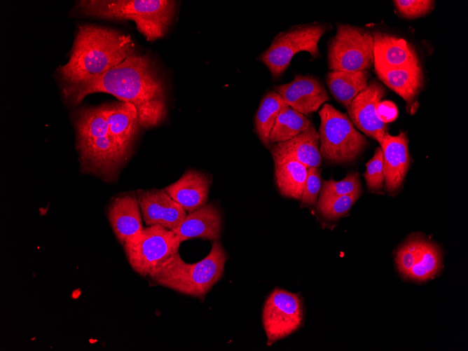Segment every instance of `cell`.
I'll list each match as a JSON object with an SVG mask.
<instances>
[{
    "label": "cell",
    "mask_w": 468,
    "mask_h": 351,
    "mask_svg": "<svg viewBox=\"0 0 468 351\" xmlns=\"http://www.w3.org/2000/svg\"><path fill=\"white\" fill-rule=\"evenodd\" d=\"M94 92L109 93L134 105L143 128L156 126L166 117V85L156 62L148 55L135 54L99 77L62 85V88L64 98L71 105L79 104Z\"/></svg>",
    "instance_id": "1"
},
{
    "label": "cell",
    "mask_w": 468,
    "mask_h": 351,
    "mask_svg": "<svg viewBox=\"0 0 468 351\" xmlns=\"http://www.w3.org/2000/svg\"><path fill=\"white\" fill-rule=\"evenodd\" d=\"M129 35L92 25L78 27L69 61L58 69L62 85L88 81L137 54Z\"/></svg>",
    "instance_id": "2"
},
{
    "label": "cell",
    "mask_w": 468,
    "mask_h": 351,
    "mask_svg": "<svg viewBox=\"0 0 468 351\" xmlns=\"http://www.w3.org/2000/svg\"><path fill=\"white\" fill-rule=\"evenodd\" d=\"M227 254L221 243L213 241L209 253L194 263L184 261L179 252L151 272L156 284L184 295L203 298L221 278Z\"/></svg>",
    "instance_id": "3"
},
{
    "label": "cell",
    "mask_w": 468,
    "mask_h": 351,
    "mask_svg": "<svg viewBox=\"0 0 468 351\" xmlns=\"http://www.w3.org/2000/svg\"><path fill=\"white\" fill-rule=\"evenodd\" d=\"M176 1L170 0L81 1L76 9L86 15L115 20H132L146 40L165 36L172 21Z\"/></svg>",
    "instance_id": "4"
},
{
    "label": "cell",
    "mask_w": 468,
    "mask_h": 351,
    "mask_svg": "<svg viewBox=\"0 0 468 351\" xmlns=\"http://www.w3.org/2000/svg\"><path fill=\"white\" fill-rule=\"evenodd\" d=\"M319 116L322 157L333 163H347L357 158L365 149L367 140L355 128L350 118L327 103L323 104Z\"/></svg>",
    "instance_id": "5"
},
{
    "label": "cell",
    "mask_w": 468,
    "mask_h": 351,
    "mask_svg": "<svg viewBox=\"0 0 468 351\" xmlns=\"http://www.w3.org/2000/svg\"><path fill=\"white\" fill-rule=\"evenodd\" d=\"M181 243L172 230L151 226L144 227L139 234L127 240L123 247L132 270L146 277L177 254Z\"/></svg>",
    "instance_id": "6"
},
{
    "label": "cell",
    "mask_w": 468,
    "mask_h": 351,
    "mask_svg": "<svg viewBox=\"0 0 468 351\" xmlns=\"http://www.w3.org/2000/svg\"><path fill=\"white\" fill-rule=\"evenodd\" d=\"M326 30V25L320 23L294 26L279 33L259 60L267 67L273 77H279L296 53L305 51L313 58L317 57L318 43Z\"/></svg>",
    "instance_id": "7"
},
{
    "label": "cell",
    "mask_w": 468,
    "mask_h": 351,
    "mask_svg": "<svg viewBox=\"0 0 468 351\" xmlns=\"http://www.w3.org/2000/svg\"><path fill=\"white\" fill-rule=\"evenodd\" d=\"M373 64L372 34L361 27L337 25L336 33L329 45V69L331 71H364Z\"/></svg>",
    "instance_id": "8"
},
{
    "label": "cell",
    "mask_w": 468,
    "mask_h": 351,
    "mask_svg": "<svg viewBox=\"0 0 468 351\" xmlns=\"http://www.w3.org/2000/svg\"><path fill=\"white\" fill-rule=\"evenodd\" d=\"M303 319V304L298 295L275 289L268 296L263 308L262 321L268 342H274L297 331Z\"/></svg>",
    "instance_id": "9"
},
{
    "label": "cell",
    "mask_w": 468,
    "mask_h": 351,
    "mask_svg": "<svg viewBox=\"0 0 468 351\" xmlns=\"http://www.w3.org/2000/svg\"><path fill=\"white\" fill-rule=\"evenodd\" d=\"M76 138L82 165L105 177L111 178L128 155L111 135Z\"/></svg>",
    "instance_id": "10"
},
{
    "label": "cell",
    "mask_w": 468,
    "mask_h": 351,
    "mask_svg": "<svg viewBox=\"0 0 468 351\" xmlns=\"http://www.w3.org/2000/svg\"><path fill=\"white\" fill-rule=\"evenodd\" d=\"M385 94V88L376 80H371L347 107L353 125L379 143L387 131L386 123L377 115L376 104Z\"/></svg>",
    "instance_id": "11"
},
{
    "label": "cell",
    "mask_w": 468,
    "mask_h": 351,
    "mask_svg": "<svg viewBox=\"0 0 468 351\" xmlns=\"http://www.w3.org/2000/svg\"><path fill=\"white\" fill-rule=\"evenodd\" d=\"M137 198L146 226H159L173 230L187 214L165 189L139 190Z\"/></svg>",
    "instance_id": "12"
},
{
    "label": "cell",
    "mask_w": 468,
    "mask_h": 351,
    "mask_svg": "<svg viewBox=\"0 0 468 351\" xmlns=\"http://www.w3.org/2000/svg\"><path fill=\"white\" fill-rule=\"evenodd\" d=\"M274 91L289 106L303 115L317 111L330 99L321 82L310 75H297L290 83L276 85Z\"/></svg>",
    "instance_id": "13"
},
{
    "label": "cell",
    "mask_w": 468,
    "mask_h": 351,
    "mask_svg": "<svg viewBox=\"0 0 468 351\" xmlns=\"http://www.w3.org/2000/svg\"><path fill=\"white\" fill-rule=\"evenodd\" d=\"M107 217L119 242L123 244L139 234L144 228L137 194H121L111 202Z\"/></svg>",
    "instance_id": "14"
},
{
    "label": "cell",
    "mask_w": 468,
    "mask_h": 351,
    "mask_svg": "<svg viewBox=\"0 0 468 351\" xmlns=\"http://www.w3.org/2000/svg\"><path fill=\"white\" fill-rule=\"evenodd\" d=\"M408 138L405 132L397 136L386 132L380 142L383 153L385 189L394 193L402 185L409 167Z\"/></svg>",
    "instance_id": "15"
},
{
    "label": "cell",
    "mask_w": 468,
    "mask_h": 351,
    "mask_svg": "<svg viewBox=\"0 0 468 351\" xmlns=\"http://www.w3.org/2000/svg\"><path fill=\"white\" fill-rule=\"evenodd\" d=\"M223 227L221 212L214 203L205 205L186 214L172 230L183 241L200 238L219 241Z\"/></svg>",
    "instance_id": "16"
},
{
    "label": "cell",
    "mask_w": 468,
    "mask_h": 351,
    "mask_svg": "<svg viewBox=\"0 0 468 351\" xmlns=\"http://www.w3.org/2000/svg\"><path fill=\"white\" fill-rule=\"evenodd\" d=\"M100 106L108 123L110 135L128 153L141 126L135 106L120 102Z\"/></svg>",
    "instance_id": "17"
},
{
    "label": "cell",
    "mask_w": 468,
    "mask_h": 351,
    "mask_svg": "<svg viewBox=\"0 0 468 351\" xmlns=\"http://www.w3.org/2000/svg\"><path fill=\"white\" fill-rule=\"evenodd\" d=\"M374 67L380 80L401 97L406 102L407 107L413 111L415 100L424 85V76L420 64L386 67L374 64Z\"/></svg>",
    "instance_id": "18"
},
{
    "label": "cell",
    "mask_w": 468,
    "mask_h": 351,
    "mask_svg": "<svg viewBox=\"0 0 468 351\" xmlns=\"http://www.w3.org/2000/svg\"><path fill=\"white\" fill-rule=\"evenodd\" d=\"M373 64L386 67H405L419 65L420 61L414 48L404 39L375 32Z\"/></svg>",
    "instance_id": "19"
},
{
    "label": "cell",
    "mask_w": 468,
    "mask_h": 351,
    "mask_svg": "<svg viewBox=\"0 0 468 351\" xmlns=\"http://www.w3.org/2000/svg\"><path fill=\"white\" fill-rule=\"evenodd\" d=\"M210 184L208 175L190 170L164 189L189 213L207 204Z\"/></svg>",
    "instance_id": "20"
},
{
    "label": "cell",
    "mask_w": 468,
    "mask_h": 351,
    "mask_svg": "<svg viewBox=\"0 0 468 351\" xmlns=\"http://www.w3.org/2000/svg\"><path fill=\"white\" fill-rule=\"evenodd\" d=\"M273 157L291 158L307 167H319L322 163L319 135L313 125L289 140L271 146Z\"/></svg>",
    "instance_id": "21"
},
{
    "label": "cell",
    "mask_w": 468,
    "mask_h": 351,
    "mask_svg": "<svg viewBox=\"0 0 468 351\" xmlns=\"http://www.w3.org/2000/svg\"><path fill=\"white\" fill-rule=\"evenodd\" d=\"M275 179L280 193L300 200L307 178V167L291 158L273 156Z\"/></svg>",
    "instance_id": "22"
},
{
    "label": "cell",
    "mask_w": 468,
    "mask_h": 351,
    "mask_svg": "<svg viewBox=\"0 0 468 351\" xmlns=\"http://www.w3.org/2000/svg\"><path fill=\"white\" fill-rule=\"evenodd\" d=\"M368 70L357 71H331L326 74V84L333 97L347 107L354 97L368 84Z\"/></svg>",
    "instance_id": "23"
},
{
    "label": "cell",
    "mask_w": 468,
    "mask_h": 351,
    "mask_svg": "<svg viewBox=\"0 0 468 351\" xmlns=\"http://www.w3.org/2000/svg\"><path fill=\"white\" fill-rule=\"evenodd\" d=\"M285 105L287 104L282 97L274 90L268 92L261 102L255 116L254 125L256 134L266 146L271 144V130L280 111Z\"/></svg>",
    "instance_id": "24"
},
{
    "label": "cell",
    "mask_w": 468,
    "mask_h": 351,
    "mask_svg": "<svg viewBox=\"0 0 468 351\" xmlns=\"http://www.w3.org/2000/svg\"><path fill=\"white\" fill-rule=\"evenodd\" d=\"M312 123L305 115L287 104L280 111L270 135L271 144L291 139L308 129Z\"/></svg>",
    "instance_id": "25"
},
{
    "label": "cell",
    "mask_w": 468,
    "mask_h": 351,
    "mask_svg": "<svg viewBox=\"0 0 468 351\" xmlns=\"http://www.w3.org/2000/svg\"><path fill=\"white\" fill-rule=\"evenodd\" d=\"M441 266V252L434 244L422 240L419 257L407 274V277L417 281H425L434 277Z\"/></svg>",
    "instance_id": "26"
},
{
    "label": "cell",
    "mask_w": 468,
    "mask_h": 351,
    "mask_svg": "<svg viewBox=\"0 0 468 351\" xmlns=\"http://www.w3.org/2000/svg\"><path fill=\"white\" fill-rule=\"evenodd\" d=\"M361 191L337 196L319 195L317 207L327 220L335 221L345 215L359 198Z\"/></svg>",
    "instance_id": "27"
},
{
    "label": "cell",
    "mask_w": 468,
    "mask_h": 351,
    "mask_svg": "<svg viewBox=\"0 0 468 351\" xmlns=\"http://www.w3.org/2000/svg\"><path fill=\"white\" fill-rule=\"evenodd\" d=\"M358 191H361L359 174L351 172L340 181H335L332 178L329 180H324L322 184L320 195H344Z\"/></svg>",
    "instance_id": "28"
},
{
    "label": "cell",
    "mask_w": 468,
    "mask_h": 351,
    "mask_svg": "<svg viewBox=\"0 0 468 351\" xmlns=\"http://www.w3.org/2000/svg\"><path fill=\"white\" fill-rule=\"evenodd\" d=\"M366 170L364 174L367 187L371 191L382 188L384 182V170L383 153L380 147H378L372 158L366 165Z\"/></svg>",
    "instance_id": "29"
},
{
    "label": "cell",
    "mask_w": 468,
    "mask_h": 351,
    "mask_svg": "<svg viewBox=\"0 0 468 351\" xmlns=\"http://www.w3.org/2000/svg\"><path fill=\"white\" fill-rule=\"evenodd\" d=\"M434 1L430 0H395L394 4L397 12L408 19L417 18L431 12Z\"/></svg>",
    "instance_id": "30"
},
{
    "label": "cell",
    "mask_w": 468,
    "mask_h": 351,
    "mask_svg": "<svg viewBox=\"0 0 468 351\" xmlns=\"http://www.w3.org/2000/svg\"><path fill=\"white\" fill-rule=\"evenodd\" d=\"M421 240H411L397 252L398 268L404 275H407L417 261L421 252Z\"/></svg>",
    "instance_id": "31"
},
{
    "label": "cell",
    "mask_w": 468,
    "mask_h": 351,
    "mask_svg": "<svg viewBox=\"0 0 468 351\" xmlns=\"http://www.w3.org/2000/svg\"><path fill=\"white\" fill-rule=\"evenodd\" d=\"M320 170L318 167H307V178L301 198L302 204L313 205L316 203L322 188Z\"/></svg>",
    "instance_id": "32"
},
{
    "label": "cell",
    "mask_w": 468,
    "mask_h": 351,
    "mask_svg": "<svg viewBox=\"0 0 468 351\" xmlns=\"http://www.w3.org/2000/svg\"><path fill=\"white\" fill-rule=\"evenodd\" d=\"M378 118L385 123L394 121L398 115L396 105L391 101H380L376 104Z\"/></svg>",
    "instance_id": "33"
}]
</instances>
